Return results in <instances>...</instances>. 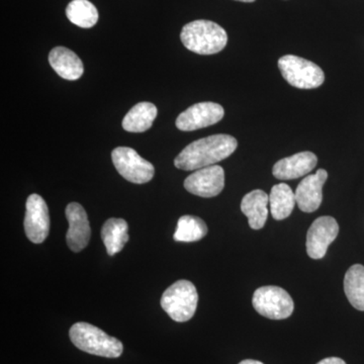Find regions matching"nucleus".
I'll list each match as a JSON object with an SVG mask.
<instances>
[{
    "label": "nucleus",
    "mask_w": 364,
    "mask_h": 364,
    "mask_svg": "<svg viewBox=\"0 0 364 364\" xmlns=\"http://www.w3.org/2000/svg\"><path fill=\"white\" fill-rule=\"evenodd\" d=\"M196 287L188 280H178L162 294L161 306L176 322H188L193 317L198 306Z\"/></svg>",
    "instance_id": "4"
},
{
    "label": "nucleus",
    "mask_w": 364,
    "mask_h": 364,
    "mask_svg": "<svg viewBox=\"0 0 364 364\" xmlns=\"http://www.w3.org/2000/svg\"><path fill=\"white\" fill-rule=\"evenodd\" d=\"M252 304L256 312L272 320H284L294 312V301L287 291L279 287L267 286L256 289Z\"/></svg>",
    "instance_id": "6"
},
{
    "label": "nucleus",
    "mask_w": 364,
    "mask_h": 364,
    "mask_svg": "<svg viewBox=\"0 0 364 364\" xmlns=\"http://www.w3.org/2000/svg\"><path fill=\"white\" fill-rule=\"evenodd\" d=\"M237 1H241V2H253V1H255V0H237Z\"/></svg>",
    "instance_id": "25"
},
{
    "label": "nucleus",
    "mask_w": 364,
    "mask_h": 364,
    "mask_svg": "<svg viewBox=\"0 0 364 364\" xmlns=\"http://www.w3.org/2000/svg\"><path fill=\"white\" fill-rule=\"evenodd\" d=\"M72 343L80 350L107 358H117L124 350L123 343L95 326L79 322L70 328Z\"/></svg>",
    "instance_id": "3"
},
{
    "label": "nucleus",
    "mask_w": 364,
    "mask_h": 364,
    "mask_svg": "<svg viewBox=\"0 0 364 364\" xmlns=\"http://www.w3.org/2000/svg\"><path fill=\"white\" fill-rule=\"evenodd\" d=\"M239 364H263L258 360H253V359H246V360L241 361Z\"/></svg>",
    "instance_id": "24"
},
{
    "label": "nucleus",
    "mask_w": 364,
    "mask_h": 364,
    "mask_svg": "<svg viewBox=\"0 0 364 364\" xmlns=\"http://www.w3.org/2000/svg\"><path fill=\"white\" fill-rule=\"evenodd\" d=\"M112 160L117 172L133 183H147L154 176V166L132 148H116L112 152Z\"/></svg>",
    "instance_id": "7"
},
{
    "label": "nucleus",
    "mask_w": 364,
    "mask_h": 364,
    "mask_svg": "<svg viewBox=\"0 0 364 364\" xmlns=\"http://www.w3.org/2000/svg\"><path fill=\"white\" fill-rule=\"evenodd\" d=\"M224 116L222 105L210 102H200L182 112L177 117L176 124L178 130L196 131L219 123Z\"/></svg>",
    "instance_id": "9"
},
{
    "label": "nucleus",
    "mask_w": 364,
    "mask_h": 364,
    "mask_svg": "<svg viewBox=\"0 0 364 364\" xmlns=\"http://www.w3.org/2000/svg\"><path fill=\"white\" fill-rule=\"evenodd\" d=\"M339 233L338 223L332 217L318 218L306 234V253L312 259H322Z\"/></svg>",
    "instance_id": "10"
},
{
    "label": "nucleus",
    "mask_w": 364,
    "mask_h": 364,
    "mask_svg": "<svg viewBox=\"0 0 364 364\" xmlns=\"http://www.w3.org/2000/svg\"><path fill=\"white\" fill-rule=\"evenodd\" d=\"M279 68L287 83L299 90H314L324 83V72L317 64L294 55L282 57Z\"/></svg>",
    "instance_id": "5"
},
{
    "label": "nucleus",
    "mask_w": 364,
    "mask_h": 364,
    "mask_svg": "<svg viewBox=\"0 0 364 364\" xmlns=\"http://www.w3.org/2000/svg\"><path fill=\"white\" fill-rule=\"evenodd\" d=\"M344 291L349 303L358 311H364V267L352 265L344 277Z\"/></svg>",
    "instance_id": "20"
},
{
    "label": "nucleus",
    "mask_w": 364,
    "mask_h": 364,
    "mask_svg": "<svg viewBox=\"0 0 364 364\" xmlns=\"http://www.w3.org/2000/svg\"><path fill=\"white\" fill-rule=\"evenodd\" d=\"M26 208L23 226L26 237L33 243H43L50 231L49 208L47 203L42 196L33 193L26 200Z\"/></svg>",
    "instance_id": "8"
},
{
    "label": "nucleus",
    "mask_w": 364,
    "mask_h": 364,
    "mask_svg": "<svg viewBox=\"0 0 364 364\" xmlns=\"http://www.w3.org/2000/svg\"><path fill=\"white\" fill-rule=\"evenodd\" d=\"M296 195L286 183L273 186L269 195L270 212L277 221L287 219L293 213L296 205Z\"/></svg>",
    "instance_id": "19"
},
{
    "label": "nucleus",
    "mask_w": 364,
    "mask_h": 364,
    "mask_svg": "<svg viewBox=\"0 0 364 364\" xmlns=\"http://www.w3.org/2000/svg\"><path fill=\"white\" fill-rule=\"evenodd\" d=\"M66 16L72 23L82 28L97 25L98 11L88 0H72L66 9Z\"/></svg>",
    "instance_id": "21"
},
{
    "label": "nucleus",
    "mask_w": 364,
    "mask_h": 364,
    "mask_svg": "<svg viewBox=\"0 0 364 364\" xmlns=\"http://www.w3.org/2000/svg\"><path fill=\"white\" fill-rule=\"evenodd\" d=\"M269 196L261 189H255L244 196L241 210L248 218L249 226L253 230H260L267 223Z\"/></svg>",
    "instance_id": "16"
},
{
    "label": "nucleus",
    "mask_w": 364,
    "mask_h": 364,
    "mask_svg": "<svg viewBox=\"0 0 364 364\" xmlns=\"http://www.w3.org/2000/svg\"><path fill=\"white\" fill-rule=\"evenodd\" d=\"M49 63L60 77L66 80H77L85 71L81 59L65 47L54 48L49 54Z\"/></svg>",
    "instance_id": "15"
},
{
    "label": "nucleus",
    "mask_w": 364,
    "mask_h": 364,
    "mask_svg": "<svg viewBox=\"0 0 364 364\" xmlns=\"http://www.w3.org/2000/svg\"><path fill=\"white\" fill-rule=\"evenodd\" d=\"M238 142L230 135H213L189 144L174 159L178 169L191 171L212 166L231 156Z\"/></svg>",
    "instance_id": "1"
},
{
    "label": "nucleus",
    "mask_w": 364,
    "mask_h": 364,
    "mask_svg": "<svg viewBox=\"0 0 364 364\" xmlns=\"http://www.w3.org/2000/svg\"><path fill=\"white\" fill-rule=\"evenodd\" d=\"M128 230V223L123 219L112 218L105 223L102 229V239L109 256L123 250L129 241Z\"/></svg>",
    "instance_id": "18"
},
{
    "label": "nucleus",
    "mask_w": 364,
    "mask_h": 364,
    "mask_svg": "<svg viewBox=\"0 0 364 364\" xmlns=\"http://www.w3.org/2000/svg\"><path fill=\"white\" fill-rule=\"evenodd\" d=\"M328 178L325 169H318L315 174L306 176L296 188V200L301 212L313 213L320 208L323 200L322 189Z\"/></svg>",
    "instance_id": "13"
},
{
    "label": "nucleus",
    "mask_w": 364,
    "mask_h": 364,
    "mask_svg": "<svg viewBox=\"0 0 364 364\" xmlns=\"http://www.w3.org/2000/svg\"><path fill=\"white\" fill-rule=\"evenodd\" d=\"M69 229L66 235L67 245L73 252H80L90 240V225L87 214L82 205L71 203L66 208Z\"/></svg>",
    "instance_id": "12"
},
{
    "label": "nucleus",
    "mask_w": 364,
    "mask_h": 364,
    "mask_svg": "<svg viewBox=\"0 0 364 364\" xmlns=\"http://www.w3.org/2000/svg\"><path fill=\"white\" fill-rule=\"evenodd\" d=\"M182 44L189 51L200 55H213L223 51L228 43L226 31L214 21H191L182 28Z\"/></svg>",
    "instance_id": "2"
},
{
    "label": "nucleus",
    "mask_w": 364,
    "mask_h": 364,
    "mask_svg": "<svg viewBox=\"0 0 364 364\" xmlns=\"http://www.w3.org/2000/svg\"><path fill=\"white\" fill-rule=\"evenodd\" d=\"M184 188L193 195L202 198L219 196L225 188V171L219 165L196 170L184 181Z\"/></svg>",
    "instance_id": "11"
},
{
    "label": "nucleus",
    "mask_w": 364,
    "mask_h": 364,
    "mask_svg": "<svg viewBox=\"0 0 364 364\" xmlns=\"http://www.w3.org/2000/svg\"><path fill=\"white\" fill-rule=\"evenodd\" d=\"M157 114L156 105L147 102H139L124 117V130L131 133H143L149 130Z\"/></svg>",
    "instance_id": "17"
},
{
    "label": "nucleus",
    "mask_w": 364,
    "mask_h": 364,
    "mask_svg": "<svg viewBox=\"0 0 364 364\" xmlns=\"http://www.w3.org/2000/svg\"><path fill=\"white\" fill-rule=\"evenodd\" d=\"M207 234V225L200 218L195 215H182L177 222L173 238L176 242L191 243V242L200 241Z\"/></svg>",
    "instance_id": "22"
},
{
    "label": "nucleus",
    "mask_w": 364,
    "mask_h": 364,
    "mask_svg": "<svg viewBox=\"0 0 364 364\" xmlns=\"http://www.w3.org/2000/svg\"><path fill=\"white\" fill-rule=\"evenodd\" d=\"M317 364H346L345 363V361L343 359L338 358H328L323 359V360H321L320 363H318Z\"/></svg>",
    "instance_id": "23"
},
{
    "label": "nucleus",
    "mask_w": 364,
    "mask_h": 364,
    "mask_svg": "<svg viewBox=\"0 0 364 364\" xmlns=\"http://www.w3.org/2000/svg\"><path fill=\"white\" fill-rule=\"evenodd\" d=\"M318 158L312 152L296 153L275 163L272 173L279 181H291L306 176L317 166Z\"/></svg>",
    "instance_id": "14"
}]
</instances>
